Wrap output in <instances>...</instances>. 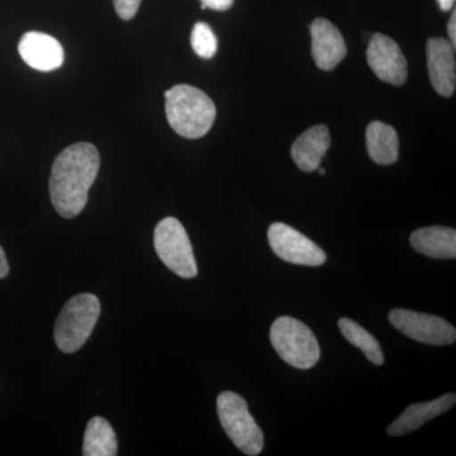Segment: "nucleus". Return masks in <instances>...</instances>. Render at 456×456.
Segmentation results:
<instances>
[{
  "label": "nucleus",
  "mask_w": 456,
  "mask_h": 456,
  "mask_svg": "<svg viewBox=\"0 0 456 456\" xmlns=\"http://www.w3.org/2000/svg\"><path fill=\"white\" fill-rule=\"evenodd\" d=\"M101 158L89 142L69 146L53 161L50 176V197L61 217L79 216L88 203L89 189L97 179Z\"/></svg>",
  "instance_id": "f257e3e1"
},
{
  "label": "nucleus",
  "mask_w": 456,
  "mask_h": 456,
  "mask_svg": "<svg viewBox=\"0 0 456 456\" xmlns=\"http://www.w3.org/2000/svg\"><path fill=\"white\" fill-rule=\"evenodd\" d=\"M164 95L167 122L179 136L194 140L208 134L217 110L206 93L196 86L179 84Z\"/></svg>",
  "instance_id": "f03ea898"
},
{
  "label": "nucleus",
  "mask_w": 456,
  "mask_h": 456,
  "mask_svg": "<svg viewBox=\"0 0 456 456\" xmlns=\"http://www.w3.org/2000/svg\"><path fill=\"white\" fill-rule=\"evenodd\" d=\"M101 316V302L92 293H82L69 299L55 323L56 346L65 354H73L84 346Z\"/></svg>",
  "instance_id": "7ed1b4c3"
},
{
  "label": "nucleus",
  "mask_w": 456,
  "mask_h": 456,
  "mask_svg": "<svg viewBox=\"0 0 456 456\" xmlns=\"http://www.w3.org/2000/svg\"><path fill=\"white\" fill-rule=\"evenodd\" d=\"M270 341L278 355L293 368H314L320 360L321 350L310 327L292 317H279L270 329Z\"/></svg>",
  "instance_id": "20e7f679"
},
{
  "label": "nucleus",
  "mask_w": 456,
  "mask_h": 456,
  "mask_svg": "<svg viewBox=\"0 0 456 456\" xmlns=\"http://www.w3.org/2000/svg\"><path fill=\"white\" fill-rule=\"evenodd\" d=\"M217 412L222 428L240 452L248 456L263 452V431L248 412V403L241 395L222 392L217 397Z\"/></svg>",
  "instance_id": "39448f33"
},
{
  "label": "nucleus",
  "mask_w": 456,
  "mask_h": 456,
  "mask_svg": "<svg viewBox=\"0 0 456 456\" xmlns=\"http://www.w3.org/2000/svg\"><path fill=\"white\" fill-rule=\"evenodd\" d=\"M156 254L167 269L180 278L191 279L198 274L196 256L184 226L176 218L159 222L154 232Z\"/></svg>",
  "instance_id": "423d86ee"
},
{
  "label": "nucleus",
  "mask_w": 456,
  "mask_h": 456,
  "mask_svg": "<svg viewBox=\"0 0 456 456\" xmlns=\"http://www.w3.org/2000/svg\"><path fill=\"white\" fill-rule=\"evenodd\" d=\"M389 321L402 334L422 344L446 346L455 342V327L434 314L397 308L389 314Z\"/></svg>",
  "instance_id": "0eeeda50"
},
{
  "label": "nucleus",
  "mask_w": 456,
  "mask_h": 456,
  "mask_svg": "<svg viewBox=\"0 0 456 456\" xmlns=\"http://www.w3.org/2000/svg\"><path fill=\"white\" fill-rule=\"evenodd\" d=\"M269 244L279 259L297 265L320 266L326 263V253L307 236L281 222L268 230Z\"/></svg>",
  "instance_id": "6e6552de"
},
{
  "label": "nucleus",
  "mask_w": 456,
  "mask_h": 456,
  "mask_svg": "<svg viewBox=\"0 0 456 456\" xmlns=\"http://www.w3.org/2000/svg\"><path fill=\"white\" fill-rule=\"evenodd\" d=\"M368 64L383 82L402 86L407 80V60L397 42L382 33H375L369 41Z\"/></svg>",
  "instance_id": "1a4fd4ad"
},
{
  "label": "nucleus",
  "mask_w": 456,
  "mask_h": 456,
  "mask_svg": "<svg viewBox=\"0 0 456 456\" xmlns=\"http://www.w3.org/2000/svg\"><path fill=\"white\" fill-rule=\"evenodd\" d=\"M18 53L29 68L42 73L56 70L64 64L65 53L61 44L47 33H25L18 45Z\"/></svg>",
  "instance_id": "9d476101"
},
{
  "label": "nucleus",
  "mask_w": 456,
  "mask_h": 456,
  "mask_svg": "<svg viewBox=\"0 0 456 456\" xmlns=\"http://www.w3.org/2000/svg\"><path fill=\"white\" fill-rule=\"evenodd\" d=\"M312 57L321 70H334L346 56L347 49L340 31L330 20L317 18L311 26Z\"/></svg>",
  "instance_id": "9b49d317"
},
{
  "label": "nucleus",
  "mask_w": 456,
  "mask_h": 456,
  "mask_svg": "<svg viewBox=\"0 0 456 456\" xmlns=\"http://www.w3.org/2000/svg\"><path fill=\"white\" fill-rule=\"evenodd\" d=\"M426 53L432 86L443 97H452L456 83L455 47L444 38H430Z\"/></svg>",
  "instance_id": "f8f14e48"
},
{
  "label": "nucleus",
  "mask_w": 456,
  "mask_h": 456,
  "mask_svg": "<svg viewBox=\"0 0 456 456\" xmlns=\"http://www.w3.org/2000/svg\"><path fill=\"white\" fill-rule=\"evenodd\" d=\"M456 395L454 393L443 395V397L434 399V401L425 402V403L411 404L406 408L403 413L395 419L388 428L387 434L389 436H403L411 434L421 428L435 417L444 415L448 412L450 408L454 406Z\"/></svg>",
  "instance_id": "ddd939ff"
},
{
  "label": "nucleus",
  "mask_w": 456,
  "mask_h": 456,
  "mask_svg": "<svg viewBox=\"0 0 456 456\" xmlns=\"http://www.w3.org/2000/svg\"><path fill=\"white\" fill-rule=\"evenodd\" d=\"M331 145V136L329 128L317 125L310 130L303 132L292 146L294 163L302 171L311 173L321 167V161L325 158Z\"/></svg>",
  "instance_id": "4468645a"
},
{
  "label": "nucleus",
  "mask_w": 456,
  "mask_h": 456,
  "mask_svg": "<svg viewBox=\"0 0 456 456\" xmlns=\"http://www.w3.org/2000/svg\"><path fill=\"white\" fill-rule=\"evenodd\" d=\"M411 245L417 253L434 259H455L456 231L454 228L432 226L419 228L411 235Z\"/></svg>",
  "instance_id": "2eb2a0df"
},
{
  "label": "nucleus",
  "mask_w": 456,
  "mask_h": 456,
  "mask_svg": "<svg viewBox=\"0 0 456 456\" xmlns=\"http://www.w3.org/2000/svg\"><path fill=\"white\" fill-rule=\"evenodd\" d=\"M367 149L369 156L378 165H392L397 161L398 134L392 126L374 121L367 128Z\"/></svg>",
  "instance_id": "dca6fc26"
},
{
  "label": "nucleus",
  "mask_w": 456,
  "mask_h": 456,
  "mask_svg": "<svg viewBox=\"0 0 456 456\" xmlns=\"http://www.w3.org/2000/svg\"><path fill=\"white\" fill-rule=\"evenodd\" d=\"M84 456H116L117 436L103 417H93L86 425L83 443Z\"/></svg>",
  "instance_id": "f3484780"
},
{
  "label": "nucleus",
  "mask_w": 456,
  "mask_h": 456,
  "mask_svg": "<svg viewBox=\"0 0 456 456\" xmlns=\"http://www.w3.org/2000/svg\"><path fill=\"white\" fill-rule=\"evenodd\" d=\"M338 329L341 334L350 344L358 347L367 356L369 362L375 365H383L384 356L379 342L373 335L369 334L367 330L362 329L355 321L350 318H341L338 321Z\"/></svg>",
  "instance_id": "a211bd4d"
},
{
  "label": "nucleus",
  "mask_w": 456,
  "mask_h": 456,
  "mask_svg": "<svg viewBox=\"0 0 456 456\" xmlns=\"http://www.w3.org/2000/svg\"><path fill=\"white\" fill-rule=\"evenodd\" d=\"M191 44L194 53L202 59H212L217 53V37L207 23L198 22L194 25L191 35Z\"/></svg>",
  "instance_id": "6ab92c4d"
},
{
  "label": "nucleus",
  "mask_w": 456,
  "mask_h": 456,
  "mask_svg": "<svg viewBox=\"0 0 456 456\" xmlns=\"http://www.w3.org/2000/svg\"><path fill=\"white\" fill-rule=\"evenodd\" d=\"M142 0H113L117 14L123 20H130L136 16Z\"/></svg>",
  "instance_id": "aec40b11"
},
{
  "label": "nucleus",
  "mask_w": 456,
  "mask_h": 456,
  "mask_svg": "<svg viewBox=\"0 0 456 456\" xmlns=\"http://www.w3.org/2000/svg\"><path fill=\"white\" fill-rule=\"evenodd\" d=\"M235 0H200L202 9H213V11H228L233 5Z\"/></svg>",
  "instance_id": "412c9836"
},
{
  "label": "nucleus",
  "mask_w": 456,
  "mask_h": 456,
  "mask_svg": "<svg viewBox=\"0 0 456 456\" xmlns=\"http://www.w3.org/2000/svg\"><path fill=\"white\" fill-rule=\"evenodd\" d=\"M448 33L450 38V44L452 46H456V12H452V18H450L448 25Z\"/></svg>",
  "instance_id": "4be33fe9"
},
{
  "label": "nucleus",
  "mask_w": 456,
  "mask_h": 456,
  "mask_svg": "<svg viewBox=\"0 0 456 456\" xmlns=\"http://www.w3.org/2000/svg\"><path fill=\"white\" fill-rule=\"evenodd\" d=\"M9 274V265L4 250L0 246V279H4Z\"/></svg>",
  "instance_id": "5701e85b"
},
{
  "label": "nucleus",
  "mask_w": 456,
  "mask_h": 456,
  "mask_svg": "<svg viewBox=\"0 0 456 456\" xmlns=\"http://www.w3.org/2000/svg\"><path fill=\"white\" fill-rule=\"evenodd\" d=\"M437 3H439V7L441 8V11L444 12L452 11V9L454 8L455 5V0H437Z\"/></svg>",
  "instance_id": "b1692460"
},
{
  "label": "nucleus",
  "mask_w": 456,
  "mask_h": 456,
  "mask_svg": "<svg viewBox=\"0 0 456 456\" xmlns=\"http://www.w3.org/2000/svg\"><path fill=\"white\" fill-rule=\"evenodd\" d=\"M318 170H320V174H321V175H325V174H326V170H325V169H323V167H318Z\"/></svg>",
  "instance_id": "393cba45"
}]
</instances>
